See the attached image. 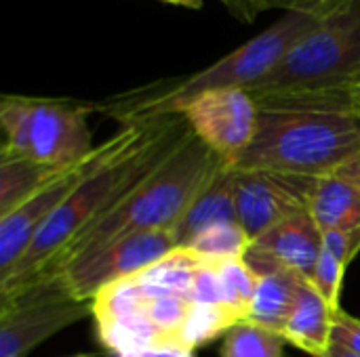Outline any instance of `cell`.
<instances>
[{"mask_svg": "<svg viewBox=\"0 0 360 357\" xmlns=\"http://www.w3.org/2000/svg\"><path fill=\"white\" fill-rule=\"evenodd\" d=\"M255 101L257 130L234 168L325 177L360 151V112L352 93Z\"/></svg>", "mask_w": 360, "mask_h": 357, "instance_id": "6da1fadb", "label": "cell"}, {"mask_svg": "<svg viewBox=\"0 0 360 357\" xmlns=\"http://www.w3.org/2000/svg\"><path fill=\"white\" fill-rule=\"evenodd\" d=\"M200 265V257L190 248H175L137 276L103 288L93 299L103 347L116 357H133L160 345L184 347Z\"/></svg>", "mask_w": 360, "mask_h": 357, "instance_id": "7a4b0ae2", "label": "cell"}, {"mask_svg": "<svg viewBox=\"0 0 360 357\" xmlns=\"http://www.w3.org/2000/svg\"><path fill=\"white\" fill-rule=\"evenodd\" d=\"M221 166L224 162L219 156L190 133L158 170H154L120 206L74 240L30 286L57 278L76 259L93 255L116 240L135 234L175 229L192 200Z\"/></svg>", "mask_w": 360, "mask_h": 357, "instance_id": "3957f363", "label": "cell"}, {"mask_svg": "<svg viewBox=\"0 0 360 357\" xmlns=\"http://www.w3.org/2000/svg\"><path fill=\"white\" fill-rule=\"evenodd\" d=\"M327 13V11H325ZM325 13L295 11L285 13L268 29L234 48L213 65L190 74L179 80H165L158 84L143 86L129 95L116 97L103 105H95V112H108L122 124L179 114L181 107L194 97L219 90V88H251L262 78H266L281 59L308 34L312 32Z\"/></svg>", "mask_w": 360, "mask_h": 357, "instance_id": "277c9868", "label": "cell"}, {"mask_svg": "<svg viewBox=\"0 0 360 357\" xmlns=\"http://www.w3.org/2000/svg\"><path fill=\"white\" fill-rule=\"evenodd\" d=\"M360 80V0H340L249 93L259 97L352 93Z\"/></svg>", "mask_w": 360, "mask_h": 357, "instance_id": "5b68a950", "label": "cell"}, {"mask_svg": "<svg viewBox=\"0 0 360 357\" xmlns=\"http://www.w3.org/2000/svg\"><path fill=\"white\" fill-rule=\"evenodd\" d=\"M93 103L4 95L0 126L4 143L0 156L27 158L40 164L68 168L84 160L95 147L89 128Z\"/></svg>", "mask_w": 360, "mask_h": 357, "instance_id": "8992f818", "label": "cell"}, {"mask_svg": "<svg viewBox=\"0 0 360 357\" xmlns=\"http://www.w3.org/2000/svg\"><path fill=\"white\" fill-rule=\"evenodd\" d=\"M89 316L93 301L74 299L59 278L0 295V357H23Z\"/></svg>", "mask_w": 360, "mask_h": 357, "instance_id": "52a82bcc", "label": "cell"}, {"mask_svg": "<svg viewBox=\"0 0 360 357\" xmlns=\"http://www.w3.org/2000/svg\"><path fill=\"white\" fill-rule=\"evenodd\" d=\"M114 145L116 135L103 141L99 147H95L78 164L63 168L21 206L0 217V282L11 276V271L27 252L40 229L59 210V206L80 187V183L105 160Z\"/></svg>", "mask_w": 360, "mask_h": 357, "instance_id": "ba28073f", "label": "cell"}, {"mask_svg": "<svg viewBox=\"0 0 360 357\" xmlns=\"http://www.w3.org/2000/svg\"><path fill=\"white\" fill-rule=\"evenodd\" d=\"M177 248V240L171 231L135 234L116 240L93 255L76 259L57 278L78 301H93L103 288L137 276L152 263L167 257Z\"/></svg>", "mask_w": 360, "mask_h": 357, "instance_id": "9c48e42d", "label": "cell"}, {"mask_svg": "<svg viewBox=\"0 0 360 357\" xmlns=\"http://www.w3.org/2000/svg\"><path fill=\"white\" fill-rule=\"evenodd\" d=\"M179 114L192 133L234 168L255 137L259 107L247 88H219L194 97Z\"/></svg>", "mask_w": 360, "mask_h": 357, "instance_id": "30bf717a", "label": "cell"}, {"mask_svg": "<svg viewBox=\"0 0 360 357\" xmlns=\"http://www.w3.org/2000/svg\"><path fill=\"white\" fill-rule=\"evenodd\" d=\"M319 177L264 168H234L238 223L251 238H259L276 223L310 210Z\"/></svg>", "mask_w": 360, "mask_h": 357, "instance_id": "8fae6325", "label": "cell"}, {"mask_svg": "<svg viewBox=\"0 0 360 357\" xmlns=\"http://www.w3.org/2000/svg\"><path fill=\"white\" fill-rule=\"evenodd\" d=\"M323 250V231L310 210L297 213L255 238L245 261L255 274L285 269L310 282Z\"/></svg>", "mask_w": 360, "mask_h": 357, "instance_id": "7c38bea8", "label": "cell"}, {"mask_svg": "<svg viewBox=\"0 0 360 357\" xmlns=\"http://www.w3.org/2000/svg\"><path fill=\"white\" fill-rule=\"evenodd\" d=\"M221 223H238L234 168L226 164L198 191L181 221L175 225L173 234L177 240V248L190 246L194 238H198L205 229Z\"/></svg>", "mask_w": 360, "mask_h": 357, "instance_id": "4fadbf2b", "label": "cell"}, {"mask_svg": "<svg viewBox=\"0 0 360 357\" xmlns=\"http://www.w3.org/2000/svg\"><path fill=\"white\" fill-rule=\"evenodd\" d=\"M333 314L335 311L314 290V286L304 282L283 328L285 341L306 351L308 356L323 357L331 345Z\"/></svg>", "mask_w": 360, "mask_h": 357, "instance_id": "5bb4252c", "label": "cell"}, {"mask_svg": "<svg viewBox=\"0 0 360 357\" xmlns=\"http://www.w3.org/2000/svg\"><path fill=\"white\" fill-rule=\"evenodd\" d=\"M310 215L323 234L331 229L360 234V189L338 170L319 177Z\"/></svg>", "mask_w": 360, "mask_h": 357, "instance_id": "9a60e30c", "label": "cell"}, {"mask_svg": "<svg viewBox=\"0 0 360 357\" xmlns=\"http://www.w3.org/2000/svg\"><path fill=\"white\" fill-rule=\"evenodd\" d=\"M257 276H259L257 288L253 295L247 322H253L262 328L283 335L287 318L295 305L297 292L302 284L308 280L285 269H272V271L257 274Z\"/></svg>", "mask_w": 360, "mask_h": 357, "instance_id": "2e32d148", "label": "cell"}, {"mask_svg": "<svg viewBox=\"0 0 360 357\" xmlns=\"http://www.w3.org/2000/svg\"><path fill=\"white\" fill-rule=\"evenodd\" d=\"M61 170L63 168L59 166L40 164L27 158L0 156V217L21 206Z\"/></svg>", "mask_w": 360, "mask_h": 357, "instance_id": "e0dca14e", "label": "cell"}, {"mask_svg": "<svg viewBox=\"0 0 360 357\" xmlns=\"http://www.w3.org/2000/svg\"><path fill=\"white\" fill-rule=\"evenodd\" d=\"M211 265L215 269L226 307L234 314L238 322H247L259 276L251 269V265L245 259L211 263Z\"/></svg>", "mask_w": 360, "mask_h": 357, "instance_id": "ac0fdd59", "label": "cell"}, {"mask_svg": "<svg viewBox=\"0 0 360 357\" xmlns=\"http://www.w3.org/2000/svg\"><path fill=\"white\" fill-rule=\"evenodd\" d=\"M249 246H251V238L240 227V223H221L205 229L186 248H190L205 263H224V261L245 259Z\"/></svg>", "mask_w": 360, "mask_h": 357, "instance_id": "d6986e66", "label": "cell"}, {"mask_svg": "<svg viewBox=\"0 0 360 357\" xmlns=\"http://www.w3.org/2000/svg\"><path fill=\"white\" fill-rule=\"evenodd\" d=\"M285 337L253 322H238L226 332L221 357H283Z\"/></svg>", "mask_w": 360, "mask_h": 357, "instance_id": "ffe728a7", "label": "cell"}, {"mask_svg": "<svg viewBox=\"0 0 360 357\" xmlns=\"http://www.w3.org/2000/svg\"><path fill=\"white\" fill-rule=\"evenodd\" d=\"M346 265L340 263L331 252H327L325 248L321 250V257L316 261L314 274L310 278V284L314 286V290L327 301V305L338 311L342 309L340 299H342V282H344V274H346Z\"/></svg>", "mask_w": 360, "mask_h": 357, "instance_id": "44dd1931", "label": "cell"}, {"mask_svg": "<svg viewBox=\"0 0 360 357\" xmlns=\"http://www.w3.org/2000/svg\"><path fill=\"white\" fill-rule=\"evenodd\" d=\"M331 343H338L360 356V320L346 314L344 309H338L333 314V335Z\"/></svg>", "mask_w": 360, "mask_h": 357, "instance_id": "7402d4cb", "label": "cell"}, {"mask_svg": "<svg viewBox=\"0 0 360 357\" xmlns=\"http://www.w3.org/2000/svg\"><path fill=\"white\" fill-rule=\"evenodd\" d=\"M253 11L259 15L270 8H281L285 13H295V11H308V13H325L340 0H249Z\"/></svg>", "mask_w": 360, "mask_h": 357, "instance_id": "603a6c76", "label": "cell"}, {"mask_svg": "<svg viewBox=\"0 0 360 357\" xmlns=\"http://www.w3.org/2000/svg\"><path fill=\"white\" fill-rule=\"evenodd\" d=\"M133 357H194V349L181 345H160V347H148Z\"/></svg>", "mask_w": 360, "mask_h": 357, "instance_id": "cb8c5ba5", "label": "cell"}, {"mask_svg": "<svg viewBox=\"0 0 360 357\" xmlns=\"http://www.w3.org/2000/svg\"><path fill=\"white\" fill-rule=\"evenodd\" d=\"M238 21H243V23H251V21H255V17H257V13L253 11V6H251V2L249 0H219Z\"/></svg>", "mask_w": 360, "mask_h": 357, "instance_id": "d4e9b609", "label": "cell"}, {"mask_svg": "<svg viewBox=\"0 0 360 357\" xmlns=\"http://www.w3.org/2000/svg\"><path fill=\"white\" fill-rule=\"evenodd\" d=\"M338 173H342L344 177H348V179L360 189V151L359 154H354L348 162H344V164L338 168Z\"/></svg>", "mask_w": 360, "mask_h": 357, "instance_id": "484cf974", "label": "cell"}, {"mask_svg": "<svg viewBox=\"0 0 360 357\" xmlns=\"http://www.w3.org/2000/svg\"><path fill=\"white\" fill-rule=\"evenodd\" d=\"M323 357H360L359 353H354V351H350V349H346V347H342V345H338V343H331L329 345V349H327V353Z\"/></svg>", "mask_w": 360, "mask_h": 357, "instance_id": "4316f807", "label": "cell"}, {"mask_svg": "<svg viewBox=\"0 0 360 357\" xmlns=\"http://www.w3.org/2000/svg\"><path fill=\"white\" fill-rule=\"evenodd\" d=\"M167 4H175V6H186V8H200L205 4V0H160Z\"/></svg>", "mask_w": 360, "mask_h": 357, "instance_id": "83f0119b", "label": "cell"}, {"mask_svg": "<svg viewBox=\"0 0 360 357\" xmlns=\"http://www.w3.org/2000/svg\"><path fill=\"white\" fill-rule=\"evenodd\" d=\"M61 357H112L110 351L101 353V351H95V353H74V356H61Z\"/></svg>", "mask_w": 360, "mask_h": 357, "instance_id": "f1b7e54d", "label": "cell"}, {"mask_svg": "<svg viewBox=\"0 0 360 357\" xmlns=\"http://www.w3.org/2000/svg\"><path fill=\"white\" fill-rule=\"evenodd\" d=\"M352 97H354V103H356V109L360 112V80L356 82V86H354V90H352Z\"/></svg>", "mask_w": 360, "mask_h": 357, "instance_id": "f546056e", "label": "cell"}]
</instances>
